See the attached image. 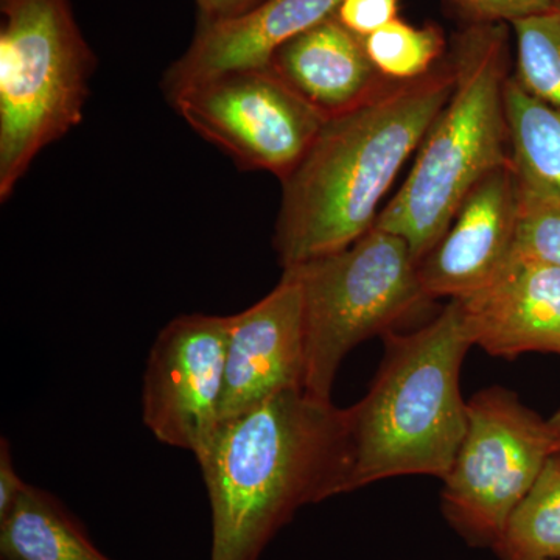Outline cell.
Listing matches in <instances>:
<instances>
[{"label":"cell","mask_w":560,"mask_h":560,"mask_svg":"<svg viewBox=\"0 0 560 560\" xmlns=\"http://www.w3.org/2000/svg\"><path fill=\"white\" fill-rule=\"evenodd\" d=\"M455 90L452 65L327 117L318 138L282 183L275 245L282 270L340 253L374 228L405 162Z\"/></svg>","instance_id":"cell-1"},{"label":"cell","mask_w":560,"mask_h":560,"mask_svg":"<svg viewBox=\"0 0 560 560\" xmlns=\"http://www.w3.org/2000/svg\"><path fill=\"white\" fill-rule=\"evenodd\" d=\"M195 458L212 508L210 560H259L302 506L350 492L348 415L287 390L221 422Z\"/></svg>","instance_id":"cell-2"},{"label":"cell","mask_w":560,"mask_h":560,"mask_svg":"<svg viewBox=\"0 0 560 560\" xmlns=\"http://www.w3.org/2000/svg\"><path fill=\"white\" fill-rule=\"evenodd\" d=\"M366 396L346 408L352 456L349 489L386 478H444L467 427L459 374L474 342L460 301L418 330L390 331Z\"/></svg>","instance_id":"cell-3"},{"label":"cell","mask_w":560,"mask_h":560,"mask_svg":"<svg viewBox=\"0 0 560 560\" xmlns=\"http://www.w3.org/2000/svg\"><path fill=\"white\" fill-rule=\"evenodd\" d=\"M451 65L455 90L420 143L408 178L374 224L404 238L418 264L441 241L469 191L511 164L504 22L477 21L460 33Z\"/></svg>","instance_id":"cell-4"},{"label":"cell","mask_w":560,"mask_h":560,"mask_svg":"<svg viewBox=\"0 0 560 560\" xmlns=\"http://www.w3.org/2000/svg\"><path fill=\"white\" fill-rule=\"evenodd\" d=\"M0 200L83 120L95 55L70 0H0Z\"/></svg>","instance_id":"cell-5"},{"label":"cell","mask_w":560,"mask_h":560,"mask_svg":"<svg viewBox=\"0 0 560 560\" xmlns=\"http://www.w3.org/2000/svg\"><path fill=\"white\" fill-rule=\"evenodd\" d=\"M300 282L304 304V390L331 401L346 355L377 335L399 331L430 304L410 246L374 226L348 248L283 270Z\"/></svg>","instance_id":"cell-6"},{"label":"cell","mask_w":560,"mask_h":560,"mask_svg":"<svg viewBox=\"0 0 560 560\" xmlns=\"http://www.w3.org/2000/svg\"><path fill=\"white\" fill-rule=\"evenodd\" d=\"M555 444L550 423L517 394L490 386L467 401V427L442 482L445 517L466 539L495 547Z\"/></svg>","instance_id":"cell-7"},{"label":"cell","mask_w":560,"mask_h":560,"mask_svg":"<svg viewBox=\"0 0 560 560\" xmlns=\"http://www.w3.org/2000/svg\"><path fill=\"white\" fill-rule=\"evenodd\" d=\"M167 101L242 171L270 172L280 180L296 168L327 120L271 68L198 81Z\"/></svg>","instance_id":"cell-8"},{"label":"cell","mask_w":560,"mask_h":560,"mask_svg":"<svg viewBox=\"0 0 560 560\" xmlns=\"http://www.w3.org/2000/svg\"><path fill=\"white\" fill-rule=\"evenodd\" d=\"M231 316L190 313L171 320L150 350L142 419L162 444L195 456L220 425Z\"/></svg>","instance_id":"cell-9"},{"label":"cell","mask_w":560,"mask_h":560,"mask_svg":"<svg viewBox=\"0 0 560 560\" xmlns=\"http://www.w3.org/2000/svg\"><path fill=\"white\" fill-rule=\"evenodd\" d=\"M304 378L302 291L283 271L270 294L231 316L220 423L287 390L304 389Z\"/></svg>","instance_id":"cell-10"},{"label":"cell","mask_w":560,"mask_h":560,"mask_svg":"<svg viewBox=\"0 0 560 560\" xmlns=\"http://www.w3.org/2000/svg\"><path fill=\"white\" fill-rule=\"evenodd\" d=\"M522 190L512 164L488 173L460 202L438 245L419 261L431 300H464L485 289L514 256Z\"/></svg>","instance_id":"cell-11"},{"label":"cell","mask_w":560,"mask_h":560,"mask_svg":"<svg viewBox=\"0 0 560 560\" xmlns=\"http://www.w3.org/2000/svg\"><path fill=\"white\" fill-rule=\"evenodd\" d=\"M341 0H264L226 20H201L189 49L165 72V97L198 81L270 68L280 47L335 16Z\"/></svg>","instance_id":"cell-12"},{"label":"cell","mask_w":560,"mask_h":560,"mask_svg":"<svg viewBox=\"0 0 560 560\" xmlns=\"http://www.w3.org/2000/svg\"><path fill=\"white\" fill-rule=\"evenodd\" d=\"M458 301L471 342L490 355H560V268L512 256L485 289Z\"/></svg>","instance_id":"cell-13"},{"label":"cell","mask_w":560,"mask_h":560,"mask_svg":"<svg viewBox=\"0 0 560 560\" xmlns=\"http://www.w3.org/2000/svg\"><path fill=\"white\" fill-rule=\"evenodd\" d=\"M270 68L327 117L366 101L388 81L372 66L363 38L335 16L280 47Z\"/></svg>","instance_id":"cell-14"},{"label":"cell","mask_w":560,"mask_h":560,"mask_svg":"<svg viewBox=\"0 0 560 560\" xmlns=\"http://www.w3.org/2000/svg\"><path fill=\"white\" fill-rule=\"evenodd\" d=\"M504 105L511 164L522 194L560 201V109L533 97L512 75Z\"/></svg>","instance_id":"cell-15"},{"label":"cell","mask_w":560,"mask_h":560,"mask_svg":"<svg viewBox=\"0 0 560 560\" xmlns=\"http://www.w3.org/2000/svg\"><path fill=\"white\" fill-rule=\"evenodd\" d=\"M3 560H109L60 501L27 486L0 521Z\"/></svg>","instance_id":"cell-16"},{"label":"cell","mask_w":560,"mask_h":560,"mask_svg":"<svg viewBox=\"0 0 560 560\" xmlns=\"http://www.w3.org/2000/svg\"><path fill=\"white\" fill-rule=\"evenodd\" d=\"M493 550L503 560H560V456L547 460Z\"/></svg>","instance_id":"cell-17"},{"label":"cell","mask_w":560,"mask_h":560,"mask_svg":"<svg viewBox=\"0 0 560 560\" xmlns=\"http://www.w3.org/2000/svg\"><path fill=\"white\" fill-rule=\"evenodd\" d=\"M515 35L518 84L539 101L560 109V9L511 22Z\"/></svg>","instance_id":"cell-18"},{"label":"cell","mask_w":560,"mask_h":560,"mask_svg":"<svg viewBox=\"0 0 560 560\" xmlns=\"http://www.w3.org/2000/svg\"><path fill=\"white\" fill-rule=\"evenodd\" d=\"M363 46L383 79L405 83L429 75L444 51L445 39L438 25L415 27L396 20L363 38Z\"/></svg>","instance_id":"cell-19"},{"label":"cell","mask_w":560,"mask_h":560,"mask_svg":"<svg viewBox=\"0 0 560 560\" xmlns=\"http://www.w3.org/2000/svg\"><path fill=\"white\" fill-rule=\"evenodd\" d=\"M514 256L560 268V201L522 194Z\"/></svg>","instance_id":"cell-20"},{"label":"cell","mask_w":560,"mask_h":560,"mask_svg":"<svg viewBox=\"0 0 560 560\" xmlns=\"http://www.w3.org/2000/svg\"><path fill=\"white\" fill-rule=\"evenodd\" d=\"M397 0H341L335 18L353 35L366 38L389 22L399 20Z\"/></svg>","instance_id":"cell-21"},{"label":"cell","mask_w":560,"mask_h":560,"mask_svg":"<svg viewBox=\"0 0 560 560\" xmlns=\"http://www.w3.org/2000/svg\"><path fill=\"white\" fill-rule=\"evenodd\" d=\"M478 22H514L556 9L559 0H455Z\"/></svg>","instance_id":"cell-22"},{"label":"cell","mask_w":560,"mask_h":560,"mask_svg":"<svg viewBox=\"0 0 560 560\" xmlns=\"http://www.w3.org/2000/svg\"><path fill=\"white\" fill-rule=\"evenodd\" d=\"M27 486L14 469L9 441L2 438L0 442V521L9 514Z\"/></svg>","instance_id":"cell-23"},{"label":"cell","mask_w":560,"mask_h":560,"mask_svg":"<svg viewBox=\"0 0 560 560\" xmlns=\"http://www.w3.org/2000/svg\"><path fill=\"white\" fill-rule=\"evenodd\" d=\"M195 2L200 9L201 20L213 21L238 16L259 5L264 0H195Z\"/></svg>","instance_id":"cell-24"},{"label":"cell","mask_w":560,"mask_h":560,"mask_svg":"<svg viewBox=\"0 0 560 560\" xmlns=\"http://www.w3.org/2000/svg\"><path fill=\"white\" fill-rule=\"evenodd\" d=\"M548 423H550L552 444H555V455L560 456V408L548 419Z\"/></svg>","instance_id":"cell-25"},{"label":"cell","mask_w":560,"mask_h":560,"mask_svg":"<svg viewBox=\"0 0 560 560\" xmlns=\"http://www.w3.org/2000/svg\"><path fill=\"white\" fill-rule=\"evenodd\" d=\"M558 7H559V9H560V0H559V5H558Z\"/></svg>","instance_id":"cell-26"}]
</instances>
